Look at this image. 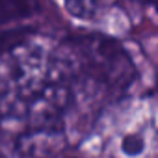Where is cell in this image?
<instances>
[{
    "label": "cell",
    "mask_w": 158,
    "mask_h": 158,
    "mask_svg": "<svg viewBox=\"0 0 158 158\" xmlns=\"http://www.w3.org/2000/svg\"><path fill=\"white\" fill-rule=\"evenodd\" d=\"M73 104V86L56 48L21 43L0 54V119L24 125V132L61 130Z\"/></svg>",
    "instance_id": "6da1fadb"
},
{
    "label": "cell",
    "mask_w": 158,
    "mask_h": 158,
    "mask_svg": "<svg viewBox=\"0 0 158 158\" xmlns=\"http://www.w3.org/2000/svg\"><path fill=\"white\" fill-rule=\"evenodd\" d=\"M73 86L74 102L78 93L110 95L123 91L136 69L123 47L104 35H80L56 47Z\"/></svg>",
    "instance_id": "7a4b0ae2"
},
{
    "label": "cell",
    "mask_w": 158,
    "mask_h": 158,
    "mask_svg": "<svg viewBox=\"0 0 158 158\" xmlns=\"http://www.w3.org/2000/svg\"><path fill=\"white\" fill-rule=\"evenodd\" d=\"M61 130H35V132H23L19 138V151L26 156H43L50 154L60 147Z\"/></svg>",
    "instance_id": "3957f363"
},
{
    "label": "cell",
    "mask_w": 158,
    "mask_h": 158,
    "mask_svg": "<svg viewBox=\"0 0 158 158\" xmlns=\"http://www.w3.org/2000/svg\"><path fill=\"white\" fill-rule=\"evenodd\" d=\"M34 4H21V2H0V23H6L17 17H24L26 11L34 10Z\"/></svg>",
    "instance_id": "277c9868"
},
{
    "label": "cell",
    "mask_w": 158,
    "mask_h": 158,
    "mask_svg": "<svg viewBox=\"0 0 158 158\" xmlns=\"http://www.w3.org/2000/svg\"><path fill=\"white\" fill-rule=\"evenodd\" d=\"M0 158H4V154H2V152H0Z\"/></svg>",
    "instance_id": "5b68a950"
}]
</instances>
